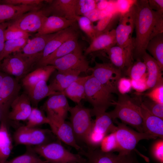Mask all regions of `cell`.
Wrapping results in <instances>:
<instances>
[{"mask_svg": "<svg viewBox=\"0 0 163 163\" xmlns=\"http://www.w3.org/2000/svg\"><path fill=\"white\" fill-rule=\"evenodd\" d=\"M26 126L36 127L44 124H48L49 120L42 111L37 107H32L31 111L27 120Z\"/></svg>", "mask_w": 163, "mask_h": 163, "instance_id": "cell-38", "label": "cell"}, {"mask_svg": "<svg viewBox=\"0 0 163 163\" xmlns=\"http://www.w3.org/2000/svg\"><path fill=\"white\" fill-rule=\"evenodd\" d=\"M48 5L42 8L47 17L54 15L76 21L77 0H46Z\"/></svg>", "mask_w": 163, "mask_h": 163, "instance_id": "cell-16", "label": "cell"}, {"mask_svg": "<svg viewBox=\"0 0 163 163\" xmlns=\"http://www.w3.org/2000/svg\"><path fill=\"white\" fill-rule=\"evenodd\" d=\"M56 70L55 67L51 65L38 66L21 79L22 85L26 89L40 81L47 82Z\"/></svg>", "mask_w": 163, "mask_h": 163, "instance_id": "cell-25", "label": "cell"}, {"mask_svg": "<svg viewBox=\"0 0 163 163\" xmlns=\"http://www.w3.org/2000/svg\"><path fill=\"white\" fill-rule=\"evenodd\" d=\"M30 40L29 38H22L5 41L3 49L0 55V63L10 55L20 52Z\"/></svg>", "mask_w": 163, "mask_h": 163, "instance_id": "cell-36", "label": "cell"}, {"mask_svg": "<svg viewBox=\"0 0 163 163\" xmlns=\"http://www.w3.org/2000/svg\"><path fill=\"white\" fill-rule=\"evenodd\" d=\"M76 21L54 15L46 18L42 26L35 36L57 33L70 27Z\"/></svg>", "mask_w": 163, "mask_h": 163, "instance_id": "cell-24", "label": "cell"}, {"mask_svg": "<svg viewBox=\"0 0 163 163\" xmlns=\"http://www.w3.org/2000/svg\"><path fill=\"white\" fill-rule=\"evenodd\" d=\"M43 5H14L0 4V24L13 20L27 12L40 9Z\"/></svg>", "mask_w": 163, "mask_h": 163, "instance_id": "cell-23", "label": "cell"}, {"mask_svg": "<svg viewBox=\"0 0 163 163\" xmlns=\"http://www.w3.org/2000/svg\"><path fill=\"white\" fill-rule=\"evenodd\" d=\"M107 15L104 11H100L96 8L85 14L83 16L88 18L91 22L98 21Z\"/></svg>", "mask_w": 163, "mask_h": 163, "instance_id": "cell-51", "label": "cell"}, {"mask_svg": "<svg viewBox=\"0 0 163 163\" xmlns=\"http://www.w3.org/2000/svg\"><path fill=\"white\" fill-rule=\"evenodd\" d=\"M139 106L144 132L163 139V119L152 114L142 102Z\"/></svg>", "mask_w": 163, "mask_h": 163, "instance_id": "cell-21", "label": "cell"}, {"mask_svg": "<svg viewBox=\"0 0 163 163\" xmlns=\"http://www.w3.org/2000/svg\"><path fill=\"white\" fill-rule=\"evenodd\" d=\"M134 163H139L138 161V160H137Z\"/></svg>", "mask_w": 163, "mask_h": 163, "instance_id": "cell-58", "label": "cell"}, {"mask_svg": "<svg viewBox=\"0 0 163 163\" xmlns=\"http://www.w3.org/2000/svg\"><path fill=\"white\" fill-rule=\"evenodd\" d=\"M70 123L77 141L85 142L90 132L93 121L91 120V109L86 108L81 104L70 107Z\"/></svg>", "mask_w": 163, "mask_h": 163, "instance_id": "cell-8", "label": "cell"}, {"mask_svg": "<svg viewBox=\"0 0 163 163\" xmlns=\"http://www.w3.org/2000/svg\"><path fill=\"white\" fill-rule=\"evenodd\" d=\"M81 73L79 71L74 70L64 71L56 70L50 77L48 85L53 91L62 93L79 77Z\"/></svg>", "mask_w": 163, "mask_h": 163, "instance_id": "cell-19", "label": "cell"}, {"mask_svg": "<svg viewBox=\"0 0 163 163\" xmlns=\"http://www.w3.org/2000/svg\"><path fill=\"white\" fill-rule=\"evenodd\" d=\"M89 75L79 77L73 81L63 91V93L77 104L85 97V85Z\"/></svg>", "mask_w": 163, "mask_h": 163, "instance_id": "cell-31", "label": "cell"}, {"mask_svg": "<svg viewBox=\"0 0 163 163\" xmlns=\"http://www.w3.org/2000/svg\"><path fill=\"white\" fill-rule=\"evenodd\" d=\"M5 75V73L3 72L0 69V92L2 82Z\"/></svg>", "mask_w": 163, "mask_h": 163, "instance_id": "cell-55", "label": "cell"}, {"mask_svg": "<svg viewBox=\"0 0 163 163\" xmlns=\"http://www.w3.org/2000/svg\"><path fill=\"white\" fill-rule=\"evenodd\" d=\"M58 71L76 70L87 73L89 71V62L83 54L81 47L74 51L51 63Z\"/></svg>", "mask_w": 163, "mask_h": 163, "instance_id": "cell-14", "label": "cell"}, {"mask_svg": "<svg viewBox=\"0 0 163 163\" xmlns=\"http://www.w3.org/2000/svg\"><path fill=\"white\" fill-rule=\"evenodd\" d=\"M95 62L94 66L90 67L92 75L110 93L118 94L117 86L122 77V71L110 63Z\"/></svg>", "mask_w": 163, "mask_h": 163, "instance_id": "cell-12", "label": "cell"}, {"mask_svg": "<svg viewBox=\"0 0 163 163\" xmlns=\"http://www.w3.org/2000/svg\"><path fill=\"white\" fill-rule=\"evenodd\" d=\"M77 35V32L72 26L57 32L46 44L38 62L52 53L65 42Z\"/></svg>", "mask_w": 163, "mask_h": 163, "instance_id": "cell-28", "label": "cell"}, {"mask_svg": "<svg viewBox=\"0 0 163 163\" xmlns=\"http://www.w3.org/2000/svg\"><path fill=\"white\" fill-rule=\"evenodd\" d=\"M48 119L51 131L59 140L80 152L83 149L77 142L70 123L62 120Z\"/></svg>", "mask_w": 163, "mask_h": 163, "instance_id": "cell-18", "label": "cell"}, {"mask_svg": "<svg viewBox=\"0 0 163 163\" xmlns=\"http://www.w3.org/2000/svg\"><path fill=\"white\" fill-rule=\"evenodd\" d=\"M95 117L85 142L90 148L93 149L100 146L104 137L114 132L117 128L108 112H106Z\"/></svg>", "mask_w": 163, "mask_h": 163, "instance_id": "cell-10", "label": "cell"}, {"mask_svg": "<svg viewBox=\"0 0 163 163\" xmlns=\"http://www.w3.org/2000/svg\"><path fill=\"white\" fill-rule=\"evenodd\" d=\"M78 25L81 30L92 41L95 37L94 26L92 22L88 18L84 16H77L76 18Z\"/></svg>", "mask_w": 163, "mask_h": 163, "instance_id": "cell-39", "label": "cell"}, {"mask_svg": "<svg viewBox=\"0 0 163 163\" xmlns=\"http://www.w3.org/2000/svg\"><path fill=\"white\" fill-rule=\"evenodd\" d=\"M100 146V149L104 152H117L118 145L114 132L106 135L101 141Z\"/></svg>", "mask_w": 163, "mask_h": 163, "instance_id": "cell-40", "label": "cell"}, {"mask_svg": "<svg viewBox=\"0 0 163 163\" xmlns=\"http://www.w3.org/2000/svg\"><path fill=\"white\" fill-rule=\"evenodd\" d=\"M80 47L77 35L65 42L52 53L39 62L37 67L50 65L55 60L74 51Z\"/></svg>", "mask_w": 163, "mask_h": 163, "instance_id": "cell-29", "label": "cell"}, {"mask_svg": "<svg viewBox=\"0 0 163 163\" xmlns=\"http://www.w3.org/2000/svg\"><path fill=\"white\" fill-rule=\"evenodd\" d=\"M115 29L101 34L95 37L85 50L84 55L86 56L95 52L105 50L116 45Z\"/></svg>", "mask_w": 163, "mask_h": 163, "instance_id": "cell-27", "label": "cell"}, {"mask_svg": "<svg viewBox=\"0 0 163 163\" xmlns=\"http://www.w3.org/2000/svg\"><path fill=\"white\" fill-rule=\"evenodd\" d=\"M86 161L83 162H74L72 163H86Z\"/></svg>", "mask_w": 163, "mask_h": 163, "instance_id": "cell-56", "label": "cell"}, {"mask_svg": "<svg viewBox=\"0 0 163 163\" xmlns=\"http://www.w3.org/2000/svg\"><path fill=\"white\" fill-rule=\"evenodd\" d=\"M85 88V99L93 107L91 109L92 116L104 113L110 107L114 105L116 101L112 94L92 74L86 82Z\"/></svg>", "mask_w": 163, "mask_h": 163, "instance_id": "cell-3", "label": "cell"}, {"mask_svg": "<svg viewBox=\"0 0 163 163\" xmlns=\"http://www.w3.org/2000/svg\"><path fill=\"white\" fill-rule=\"evenodd\" d=\"M9 24L8 22L0 24V55L3 51L5 42V31Z\"/></svg>", "mask_w": 163, "mask_h": 163, "instance_id": "cell-53", "label": "cell"}, {"mask_svg": "<svg viewBox=\"0 0 163 163\" xmlns=\"http://www.w3.org/2000/svg\"><path fill=\"white\" fill-rule=\"evenodd\" d=\"M53 135L51 130L25 125L16 130L14 139L17 145L37 146L53 142Z\"/></svg>", "mask_w": 163, "mask_h": 163, "instance_id": "cell-9", "label": "cell"}, {"mask_svg": "<svg viewBox=\"0 0 163 163\" xmlns=\"http://www.w3.org/2000/svg\"><path fill=\"white\" fill-rule=\"evenodd\" d=\"M109 2V0H97L96 8L100 11L105 10L107 7Z\"/></svg>", "mask_w": 163, "mask_h": 163, "instance_id": "cell-54", "label": "cell"}, {"mask_svg": "<svg viewBox=\"0 0 163 163\" xmlns=\"http://www.w3.org/2000/svg\"><path fill=\"white\" fill-rule=\"evenodd\" d=\"M147 73L140 79H131L132 87L137 92H142L148 89L147 85Z\"/></svg>", "mask_w": 163, "mask_h": 163, "instance_id": "cell-50", "label": "cell"}, {"mask_svg": "<svg viewBox=\"0 0 163 163\" xmlns=\"http://www.w3.org/2000/svg\"><path fill=\"white\" fill-rule=\"evenodd\" d=\"M145 96L155 102L163 104V85L151 89Z\"/></svg>", "mask_w": 163, "mask_h": 163, "instance_id": "cell-47", "label": "cell"}, {"mask_svg": "<svg viewBox=\"0 0 163 163\" xmlns=\"http://www.w3.org/2000/svg\"><path fill=\"white\" fill-rule=\"evenodd\" d=\"M134 5L126 13L120 15L115 29L116 45L122 48L127 56L128 67L133 62L134 40L132 34L134 29Z\"/></svg>", "mask_w": 163, "mask_h": 163, "instance_id": "cell-4", "label": "cell"}, {"mask_svg": "<svg viewBox=\"0 0 163 163\" xmlns=\"http://www.w3.org/2000/svg\"><path fill=\"white\" fill-rule=\"evenodd\" d=\"M80 152L85 157L86 163H134L137 160L134 151L116 155L103 152L100 149L89 148L87 151L82 150Z\"/></svg>", "mask_w": 163, "mask_h": 163, "instance_id": "cell-13", "label": "cell"}, {"mask_svg": "<svg viewBox=\"0 0 163 163\" xmlns=\"http://www.w3.org/2000/svg\"><path fill=\"white\" fill-rule=\"evenodd\" d=\"M34 152L48 163L83 162L86 159L80 154L73 153L58 142H53L35 146Z\"/></svg>", "mask_w": 163, "mask_h": 163, "instance_id": "cell-6", "label": "cell"}, {"mask_svg": "<svg viewBox=\"0 0 163 163\" xmlns=\"http://www.w3.org/2000/svg\"><path fill=\"white\" fill-rule=\"evenodd\" d=\"M70 107L66 97L62 93L49 96L42 106L48 119L64 120L66 117Z\"/></svg>", "mask_w": 163, "mask_h": 163, "instance_id": "cell-17", "label": "cell"}, {"mask_svg": "<svg viewBox=\"0 0 163 163\" xmlns=\"http://www.w3.org/2000/svg\"><path fill=\"white\" fill-rule=\"evenodd\" d=\"M39 56L29 57L21 52L11 54L0 63V69L4 73L14 77L19 81L37 67Z\"/></svg>", "mask_w": 163, "mask_h": 163, "instance_id": "cell-5", "label": "cell"}, {"mask_svg": "<svg viewBox=\"0 0 163 163\" xmlns=\"http://www.w3.org/2000/svg\"><path fill=\"white\" fill-rule=\"evenodd\" d=\"M57 33L35 36L34 37L29 40L20 52L27 56H40L41 58L46 44Z\"/></svg>", "mask_w": 163, "mask_h": 163, "instance_id": "cell-26", "label": "cell"}, {"mask_svg": "<svg viewBox=\"0 0 163 163\" xmlns=\"http://www.w3.org/2000/svg\"><path fill=\"white\" fill-rule=\"evenodd\" d=\"M43 0H2L0 4L14 5H40L43 4Z\"/></svg>", "mask_w": 163, "mask_h": 163, "instance_id": "cell-48", "label": "cell"}, {"mask_svg": "<svg viewBox=\"0 0 163 163\" xmlns=\"http://www.w3.org/2000/svg\"><path fill=\"white\" fill-rule=\"evenodd\" d=\"M108 54L111 63L122 71L128 67L127 58L124 50L115 45L104 51Z\"/></svg>", "mask_w": 163, "mask_h": 163, "instance_id": "cell-34", "label": "cell"}, {"mask_svg": "<svg viewBox=\"0 0 163 163\" xmlns=\"http://www.w3.org/2000/svg\"><path fill=\"white\" fill-rule=\"evenodd\" d=\"M21 86L19 80L13 76L5 73L0 92V118L6 122L9 110L14 101L19 95Z\"/></svg>", "mask_w": 163, "mask_h": 163, "instance_id": "cell-11", "label": "cell"}, {"mask_svg": "<svg viewBox=\"0 0 163 163\" xmlns=\"http://www.w3.org/2000/svg\"><path fill=\"white\" fill-rule=\"evenodd\" d=\"M120 16L117 12L110 13L99 20L94 26L95 37L114 29L113 27L118 23Z\"/></svg>", "mask_w": 163, "mask_h": 163, "instance_id": "cell-35", "label": "cell"}, {"mask_svg": "<svg viewBox=\"0 0 163 163\" xmlns=\"http://www.w3.org/2000/svg\"><path fill=\"white\" fill-rule=\"evenodd\" d=\"M4 36L5 41L22 38H29L30 34L8 25L5 31Z\"/></svg>", "mask_w": 163, "mask_h": 163, "instance_id": "cell-45", "label": "cell"}, {"mask_svg": "<svg viewBox=\"0 0 163 163\" xmlns=\"http://www.w3.org/2000/svg\"><path fill=\"white\" fill-rule=\"evenodd\" d=\"M25 90L31 104L35 107H37L39 103L44 98L60 93L53 91L45 81H40Z\"/></svg>", "mask_w": 163, "mask_h": 163, "instance_id": "cell-30", "label": "cell"}, {"mask_svg": "<svg viewBox=\"0 0 163 163\" xmlns=\"http://www.w3.org/2000/svg\"><path fill=\"white\" fill-rule=\"evenodd\" d=\"M146 50L156 61L163 70V33L158 34L148 43Z\"/></svg>", "mask_w": 163, "mask_h": 163, "instance_id": "cell-33", "label": "cell"}, {"mask_svg": "<svg viewBox=\"0 0 163 163\" xmlns=\"http://www.w3.org/2000/svg\"><path fill=\"white\" fill-rule=\"evenodd\" d=\"M117 90L119 93L125 94L130 92L132 88L131 79L121 77L117 84Z\"/></svg>", "mask_w": 163, "mask_h": 163, "instance_id": "cell-49", "label": "cell"}, {"mask_svg": "<svg viewBox=\"0 0 163 163\" xmlns=\"http://www.w3.org/2000/svg\"><path fill=\"white\" fill-rule=\"evenodd\" d=\"M135 8L133 59L142 60L149 42L158 34L163 33V14L152 9L148 0H136Z\"/></svg>", "mask_w": 163, "mask_h": 163, "instance_id": "cell-1", "label": "cell"}, {"mask_svg": "<svg viewBox=\"0 0 163 163\" xmlns=\"http://www.w3.org/2000/svg\"><path fill=\"white\" fill-rule=\"evenodd\" d=\"M40 163H48L47 161H46L44 160L43 161Z\"/></svg>", "mask_w": 163, "mask_h": 163, "instance_id": "cell-57", "label": "cell"}, {"mask_svg": "<svg viewBox=\"0 0 163 163\" xmlns=\"http://www.w3.org/2000/svg\"><path fill=\"white\" fill-rule=\"evenodd\" d=\"M12 148L11 139L6 122L2 121L0 126V163L7 161Z\"/></svg>", "mask_w": 163, "mask_h": 163, "instance_id": "cell-32", "label": "cell"}, {"mask_svg": "<svg viewBox=\"0 0 163 163\" xmlns=\"http://www.w3.org/2000/svg\"><path fill=\"white\" fill-rule=\"evenodd\" d=\"M113 121L117 125L114 133L118 145L117 152H119L129 153L134 150L140 140L155 139L157 138L145 132L141 133L133 130L116 119Z\"/></svg>", "mask_w": 163, "mask_h": 163, "instance_id": "cell-7", "label": "cell"}, {"mask_svg": "<svg viewBox=\"0 0 163 163\" xmlns=\"http://www.w3.org/2000/svg\"><path fill=\"white\" fill-rule=\"evenodd\" d=\"M42 8L24 14L8 21L9 25L30 34L31 33H37L47 17Z\"/></svg>", "mask_w": 163, "mask_h": 163, "instance_id": "cell-15", "label": "cell"}, {"mask_svg": "<svg viewBox=\"0 0 163 163\" xmlns=\"http://www.w3.org/2000/svg\"><path fill=\"white\" fill-rule=\"evenodd\" d=\"M147 71V85L148 89H152L163 85V71L156 61L148 53L145 52L142 57Z\"/></svg>", "mask_w": 163, "mask_h": 163, "instance_id": "cell-22", "label": "cell"}, {"mask_svg": "<svg viewBox=\"0 0 163 163\" xmlns=\"http://www.w3.org/2000/svg\"><path fill=\"white\" fill-rule=\"evenodd\" d=\"M136 0H115V5L117 12L120 15L128 12L136 2Z\"/></svg>", "mask_w": 163, "mask_h": 163, "instance_id": "cell-46", "label": "cell"}, {"mask_svg": "<svg viewBox=\"0 0 163 163\" xmlns=\"http://www.w3.org/2000/svg\"><path fill=\"white\" fill-rule=\"evenodd\" d=\"M148 2L152 9L163 14V0H149Z\"/></svg>", "mask_w": 163, "mask_h": 163, "instance_id": "cell-52", "label": "cell"}, {"mask_svg": "<svg viewBox=\"0 0 163 163\" xmlns=\"http://www.w3.org/2000/svg\"><path fill=\"white\" fill-rule=\"evenodd\" d=\"M141 102L152 114L163 119V104L155 102L147 97Z\"/></svg>", "mask_w": 163, "mask_h": 163, "instance_id": "cell-44", "label": "cell"}, {"mask_svg": "<svg viewBox=\"0 0 163 163\" xmlns=\"http://www.w3.org/2000/svg\"><path fill=\"white\" fill-rule=\"evenodd\" d=\"M152 159L157 163H163V139L159 138L152 144L150 149Z\"/></svg>", "mask_w": 163, "mask_h": 163, "instance_id": "cell-43", "label": "cell"}, {"mask_svg": "<svg viewBox=\"0 0 163 163\" xmlns=\"http://www.w3.org/2000/svg\"><path fill=\"white\" fill-rule=\"evenodd\" d=\"M36 154L35 152H27L3 163H40L45 160L42 159Z\"/></svg>", "mask_w": 163, "mask_h": 163, "instance_id": "cell-41", "label": "cell"}, {"mask_svg": "<svg viewBox=\"0 0 163 163\" xmlns=\"http://www.w3.org/2000/svg\"><path fill=\"white\" fill-rule=\"evenodd\" d=\"M114 109L107 112L113 121L118 118L122 123L135 128L138 132H144L143 120L140 111V103L134 101L126 94L119 93Z\"/></svg>", "mask_w": 163, "mask_h": 163, "instance_id": "cell-2", "label": "cell"}, {"mask_svg": "<svg viewBox=\"0 0 163 163\" xmlns=\"http://www.w3.org/2000/svg\"><path fill=\"white\" fill-rule=\"evenodd\" d=\"M11 110L8 115V119L16 121L27 120L32 107L30 98L25 92L19 95L12 103Z\"/></svg>", "mask_w": 163, "mask_h": 163, "instance_id": "cell-20", "label": "cell"}, {"mask_svg": "<svg viewBox=\"0 0 163 163\" xmlns=\"http://www.w3.org/2000/svg\"><path fill=\"white\" fill-rule=\"evenodd\" d=\"M146 66L140 59H137L135 62L125 70L126 74L129 76L130 79L137 80L142 77L147 72Z\"/></svg>", "mask_w": 163, "mask_h": 163, "instance_id": "cell-37", "label": "cell"}, {"mask_svg": "<svg viewBox=\"0 0 163 163\" xmlns=\"http://www.w3.org/2000/svg\"><path fill=\"white\" fill-rule=\"evenodd\" d=\"M97 0H77L76 13L77 16H83L96 8Z\"/></svg>", "mask_w": 163, "mask_h": 163, "instance_id": "cell-42", "label": "cell"}]
</instances>
